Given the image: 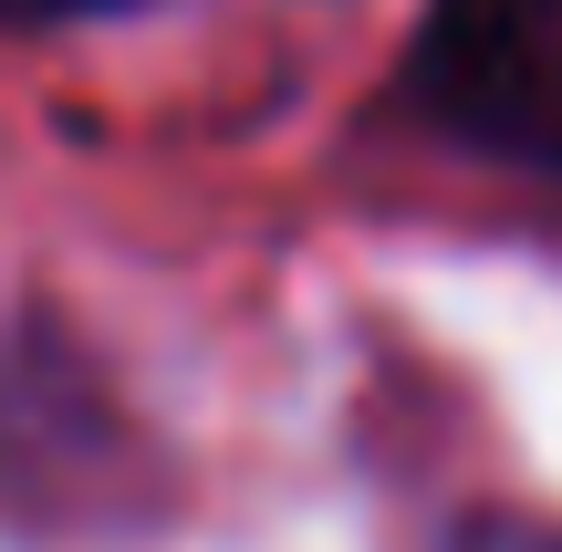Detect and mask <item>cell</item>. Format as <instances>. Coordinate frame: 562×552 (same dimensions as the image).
Masks as SVG:
<instances>
[{
    "instance_id": "2",
    "label": "cell",
    "mask_w": 562,
    "mask_h": 552,
    "mask_svg": "<svg viewBox=\"0 0 562 552\" xmlns=\"http://www.w3.org/2000/svg\"><path fill=\"white\" fill-rule=\"evenodd\" d=\"M136 480H146L136 417L115 407L104 365L63 324L21 313L0 334V511L42 521V532H74V521L125 511Z\"/></svg>"
},
{
    "instance_id": "4",
    "label": "cell",
    "mask_w": 562,
    "mask_h": 552,
    "mask_svg": "<svg viewBox=\"0 0 562 552\" xmlns=\"http://www.w3.org/2000/svg\"><path fill=\"white\" fill-rule=\"evenodd\" d=\"M83 11H125V0H0V32H53V21H83Z\"/></svg>"
},
{
    "instance_id": "1",
    "label": "cell",
    "mask_w": 562,
    "mask_h": 552,
    "mask_svg": "<svg viewBox=\"0 0 562 552\" xmlns=\"http://www.w3.org/2000/svg\"><path fill=\"white\" fill-rule=\"evenodd\" d=\"M396 94L469 157L562 178V0H427Z\"/></svg>"
},
{
    "instance_id": "3",
    "label": "cell",
    "mask_w": 562,
    "mask_h": 552,
    "mask_svg": "<svg viewBox=\"0 0 562 552\" xmlns=\"http://www.w3.org/2000/svg\"><path fill=\"white\" fill-rule=\"evenodd\" d=\"M459 552H562V521H542V511H480L459 532Z\"/></svg>"
}]
</instances>
